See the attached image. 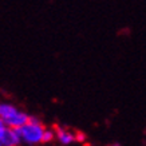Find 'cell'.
Masks as SVG:
<instances>
[{
    "mask_svg": "<svg viewBox=\"0 0 146 146\" xmlns=\"http://www.w3.org/2000/svg\"><path fill=\"white\" fill-rule=\"evenodd\" d=\"M16 130L22 139L34 145V143L42 142V135H43L44 127H43V125H40V122L36 118H28V122Z\"/></svg>",
    "mask_w": 146,
    "mask_h": 146,
    "instance_id": "1",
    "label": "cell"
},
{
    "mask_svg": "<svg viewBox=\"0 0 146 146\" xmlns=\"http://www.w3.org/2000/svg\"><path fill=\"white\" fill-rule=\"evenodd\" d=\"M20 141H22V138H20L16 129L5 127L4 134L0 139V143H1V146H18Z\"/></svg>",
    "mask_w": 146,
    "mask_h": 146,
    "instance_id": "2",
    "label": "cell"
},
{
    "mask_svg": "<svg viewBox=\"0 0 146 146\" xmlns=\"http://www.w3.org/2000/svg\"><path fill=\"white\" fill-rule=\"evenodd\" d=\"M28 115L24 114V113H19L16 111L15 114H12L9 118L4 119V123L7 127H11V129H19L22 127L23 125H26L28 122Z\"/></svg>",
    "mask_w": 146,
    "mask_h": 146,
    "instance_id": "3",
    "label": "cell"
},
{
    "mask_svg": "<svg viewBox=\"0 0 146 146\" xmlns=\"http://www.w3.org/2000/svg\"><path fill=\"white\" fill-rule=\"evenodd\" d=\"M56 129V135L58 138L60 139V142L62 143H64V145H67V143H71V142L74 141V135L71 133H68V131H66V130H63V129L60 127H55Z\"/></svg>",
    "mask_w": 146,
    "mask_h": 146,
    "instance_id": "4",
    "label": "cell"
},
{
    "mask_svg": "<svg viewBox=\"0 0 146 146\" xmlns=\"http://www.w3.org/2000/svg\"><path fill=\"white\" fill-rule=\"evenodd\" d=\"M16 111L18 110L11 105H0V118L4 121L7 118H9L12 114H15Z\"/></svg>",
    "mask_w": 146,
    "mask_h": 146,
    "instance_id": "5",
    "label": "cell"
},
{
    "mask_svg": "<svg viewBox=\"0 0 146 146\" xmlns=\"http://www.w3.org/2000/svg\"><path fill=\"white\" fill-rule=\"evenodd\" d=\"M51 139H54V133L51 130H46L43 131V135H42V142H50Z\"/></svg>",
    "mask_w": 146,
    "mask_h": 146,
    "instance_id": "6",
    "label": "cell"
},
{
    "mask_svg": "<svg viewBox=\"0 0 146 146\" xmlns=\"http://www.w3.org/2000/svg\"><path fill=\"white\" fill-rule=\"evenodd\" d=\"M5 123H4V121L0 118V139H1V137H3V134H4V130H5Z\"/></svg>",
    "mask_w": 146,
    "mask_h": 146,
    "instance_id": "7",
    "label": "cell"
},
{
    "mask_svg": "<svg viewBox=\"0 0 146 146\" xmlns=\"http://www.w3.org/2000/svg\"><path fill=\"white\" fill-rule=\"evenodd\" d=\"M74 139H78V141H83V139H84V134H82V133H76V135L74 137Z\"/></svg>",
    "mask_w": 146,
    "mask_h": 146,
    "instance_id": "8",
    "label": "cell"
},
{
    "mask_svg": "<svg viewBox=\"0 0 146 146\" xmlns=\"http://www.w3.org/2000/svg\"><path fill=\"white\" fill-rule=\"evenodd\" d=\"M114 146H118V145H114Z\"/></svg>",
    "mask_w": 146,
    "mask_h": 146,
    "instance_id": "9",
    "label": "cell"
},
{
    "mask_svg": "<svg viewBox=\"0 0 146 146\" xmlns=\"http://www.w3.org/2000/svg\"><path fill=\"white\" fill-rule=\"evenodd\" d=\"M0 146H1V143H0Z\"/></svg>",
    "mask_w": 146,
    "mask_h": 146,
    "instance_id": "10",
    "label": "cell"
}]
</instances>
